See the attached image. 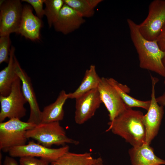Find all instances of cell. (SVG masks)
<instances>
[{
	"label": "cell",
	"mask_w": 165,
	"mask_h": 165,
	"mask_svg": "<svg viewBox=\"0 0 165 165\" xmlns=\"http://www.w3.org/2000/svg\"><path fill=\"white\" fill-rule=\"evenodd\" d=\"M162 63H163V65L164 68H165V55L164 56V57H163L162 59ZM164 78V83L165 85V77Z\"/></svg>",
	"instance_id": "obj_30"
},
{
	"label": "cell",
	"mask_w": 165,
	"mask_h": 165,
	"mask_svg": "<svg viewBox=\"0 0 165 165\" xmlns=\"http://www.w3.org/2000/svg\"><path fill=\"white\" fill-rule=\"evenodd\" d=\"M12 157L6 156L4 160L3 165H18L16 161Z\"/></svg>",
	"instance_id": "obj_27"
},
{
	"label": "cell",
	"mask_w": 165,
	"mask_h": 165,
	"mask_svg": "<svg viewBox=\"0 0 165 165\" xmlns=\"http://www.w3.org/2000/svg\"><path fill=\"white\" fill-rule=\"evenodd\" d=\"M36 125L13 118L0 123V149L8 152L13 147L26 144L27 131Z\"/></svg>",
	"instance_id": "obj_4"
},
{
	"label": "cell",
	"mask_w": 165,
	"mask_h": 165,
	"mask_svg": "<svg viewBox=\"0 0 165 165\" xmlns=\"http://www.w3.org/2000/svg\"><path fill=\"white\" fill-rule=\"evenodd\" d=\"M69 149V147L67 145L58 148H51L30 141L27 144L13 147L8 152L9 156L13 157L28 156L39 157L51 163L68 152Z\"/></svg>",
	"instance_id": "obj_8"
},
{
	"label": "cell",
	"mask_w": 165,
	"mask_h": 165,
	"mask_svg": "<svg viewBox=\"0 0 165 165\" xmlns=\"http://www.w3.org/2000/svg\"><path fill=\"white\" fill-rule=\"evenodd\" d=\"M15 47L10 49L8 65L0 72V95L6 96L10 93L14 81L18 77L15 71Z\"/></svg>",
	"instance_id": "obj_17"
},
{
	"label": "cell",
	"mask_w": 165,
	"mask_h": 165,
	"mask_svg": "<svg viewBox=\"0 0 165 165\" xmlns=\"http://www.w3.org/2000/svg\"><path fill=\"white\" fill-rule=\"evenodd\" d=\"M130 38L138 55L139 65L142 69L154 72L165 77V68L162 59L165 52L160 48L156 40L149 41L141 34L138 24L130 19H127Z\"/></svg>",
	"instance_id": "obj_1"
},
{
	"label": "cell",
	"mask_w": 165,
	"mask_h": 165,
	"mask_svg": "<svg viewBox=\"0 0 165 165\" xmlns=\"http://www.w3.org/2000/svg\"><path fill=\"white\" fill-rule=\"evenodd\" d=\"M68 99V94L64 90H62L53 103L44 108L42 111L41 123H49L62 120L64 115L63 106Z\"/></svg>",
	"instance_id": "obj_16"
},
{
	"label": "cell",
	"mask_w": 165,
	"mask_h": 165,
	"mask_svg": "<svg viewBox=\"0 0 165 165\" xmlns=\"http://www.w3.org/2000/svg\"><path fill=\"white\" fill-rule=\"evenodd\" d=\"M152 82L151 99L147 113L143 115L142 121L145 131V143L150 145L157 135L164 113L163 107L158 103L155 96V86L159 79L150 75Z\"/></svg>",
	"instance_id": "obj_7"
},
{
	"label": "cell",
	"mask_w": 165,
	"mask_h": 165,
	"mask_svg": "<svg viewBox=\"0 0 165 165\" xmlns=\"http://www.w3.org/2000/svg\"><path fill=\"white\" fill-rule=\"evenodd\" d=\"M94 159L90 152L76 153L68 151L51 165H90Z\"/></svg>",
	"instance_id": "obj_20"
},
{
	"label": "cell",
	"mask_w": 165,
	"mask_h": 165,
	"mask_svg": "<svg viewBox=\"0 0 165 165\" xmlns=\"http://www.w3.org/2000/svg\"><path fill=\"white\" fill-rule=\"evenodd\" d=\"M107 79L109 82L117 90L127 108L139 107L148 110L150 103V100L143 101L135 99L128 94L130 92V89L127 85L119 82L112 78Z\"/></svg>",
	"instance_id": "obj_19"
},
{
	"label": "cell",
	"mask_w": 165,
	"mask_h": 165,
	"mask_svg": "<svg viewBox=\"0 0 165 165\" xmlns=\"http://www.w3.org/2000/svg\"><path fill=\"white\" fill-rule=\"evenodd\" d=\"M97 89L102 103L109 113L110 121H113L127 108L117 90L107 78H101Z\"/></svg>",
	"instance_id": "obj_10"
},
{
	"label": "cell",
	"mask_w": 165,
	"mask_h": 165,
	"mask_svg": "<svg viewBox=\"0 0 165 165\" xmlns=\"http://www.w3.org/2000/svg\"><path fill=\"white\" fill-rule=\"evenodd\" d=\"M20 165H49L47 160L40 158L38 159L32 156H24L20 157Z\"/></svg>",
	"instance_id": "obj_24"
},
{
	"label": "cell",
	"mask_w": 165,
	"mask_h": 165,
	"mask_svg": "<svg viewBox=\"0 0 165 165\" xmlns=\"http://www.w3.org/2000/svg\"><path fill=\"white\" fill-rule=\"evenodd\" d=\"M15 69L21 81L23 94L30 106V114L27 122L38 125L41 123L42 111L40 109L31 78L21 68L16 57Z\"/></svg>",
	"instance_id": "obj_12"
},
{
	"label": "cell",
	"mask_w": 165,
	"mask_h": 165,
	"mask_svg": "<svg viewBox=\"0 0 165 165\" xmlns=\"http://www.w3.org/2000/svg\"><path fill=\"white\" fill-rule=\"evenodd\" d=\"M21 83L18 77L13 83L9 94L6 96L0 95V123L6 118L20 119L26 115L24 105L27 102L22 93Z\"/></svg>",
	"instance_id": "obj_5"
},
{
	"label": "cell",
	"mask_w": 165,
	"mask_h": 165,
	"mask_svg": "<svg viewBox=\"0 0 165 165\" xmlns=\"http://www.w3.org/2000/svg\"><path fill=\"white\" fill-rule=\"evenodd\" d=\"M85 22L83 17L64 3L53 26L56 31L66 35L78 29Z\"/></svg>",
	"instance_id": "obj_13"
},
{
	"label": "cell",
	"mask_w": 165,
	"mask_h": 165,
	"mask_svg": "<svg viewBox=\"0 0 165 165\" xmlns=\"http://www.w3.org/2000/svg\"><path fill=\"white\" fill-rule=\"evenodd\" d=\"M95 66L92 64L86 70L82 80L77 89L73 92L68 94V98L76 99L90 91L97 88L100 81Z\"/></svg>",
	"instance_id": "obj_18"
},
{
	"label": "cell",
	"mask_w": 165,
	"mask_h": 165,
	"mask_svg": "<svg viewBox=\"0 0 165 165\" xmlns=\"http://www.w3.org/2000/svg\"><path fill=\"white\" fill-rule=\"evenodd\" d=\"M0 4V36L17 33L23 7L20 1H1Z\"/></svg>",
	"instance_id": "obj_9"
},
{
	"label": "cell",
	"mask_w": 165,
	"mask_h": 165,
	"mask_svg": "<svg viewBox=\"0 0 165 165\" xmlns=\"http://www.w3.org/2000/svg\"><path fill=\"white\" fill-rule=\"evenodd\" d=\"M142 112L127 108L108 123L107 131L111 130L115 134L125 139L132 147H136L145 143V131L142 121Z\"/></svg>",
	"instance_id": "obj_2"
},
{
	"label": "cell",
	"mask_w": 165,
	"mask_h": 165,
	"mask_svg": "<svg viewBox=\"0 0 165 165\" xmlns=\"http://www.w3.org/2000/svg\"><path fill=\"white\" fill-rule=\"evenodd\" d=\"M11 44L9 35L0 36V64L8 63L9 59L10 47Z\"/></svg>",
	"instance_id": "obj_23"
},
{
	"label": "cell",
	"mask_w": 165,
	"mask_h": 165,
	"mask_svg": "<svg viewBox=\"0 0 165 165\" xmlns=\"http://www.w3.org/2000/svg\"><path fill=\"white\" fill-rule=\"evenodd\" d=\"M156 40L160 49L165 52V25Z\"/></svg>",
	"instance_id": "obj_26"
},
{
	"label": "cell",
	"mask_w": 165,
	"mask_h": 165,
	"mask_svg": "<svg viewBox=\"0 0 165 165\" xmlns=\"http://www.w3.org/2000/svg\"><path fill=\"white\" fill-rule=\"evenodd\" d=\"M45 15L51 28L56 20L64 3V0H45Z\"/></svg>",
	"instance_id": "obj_22"
},
{
	"label": "cell",
	"mask_w": 165,
	"mask_h": 165,
	"mask_svg": "<svg viewBox=\"0 0 165 165\" xmlns=\"http://www.w3.org/2000/svg\"><path fill=\"white\" fill-rule=\"evenodd\" d=\"M21 1L30 4L34 9L37 16L40 19L45 15L44 10L43 9L45 0H22Z\"/></svg>",
	"instance_id": "obj_25"
},
{
	"label": "cell",
	"mask_w": 165,
	"mask_h": 165,
	"mask_svg": "<svg viewBox=\"0 0 165 165\" xmlns=\"http://www.w3.org/2000/svg\"><path fill=\"white\" fill-rule=\"evenodd\" d=\"M28 139L32 138L42 145L50 148L53 145H63L66 144L77 145L79 142L68 137L59 122L41 123L26 133Z\"/></svg>",
	"instance_id": "obj_3"
},
{
	"label": "cell",
	"mask_w": 165,
	"mask_h": 165,
	"mask_svg": "<svg viewBox=\"0 0 165 165\" xmlns=\"http://www.w3.org/2000/svg\"><path fill=\"white\" fill-rule=\"evenodd\" d=\"M68 6L83 18L92 17L94 14L95 8L102 0H64Z\"/></svg>",
	"instance_id": "obj_21"
},
{
	"label": "cell",
	"mask_w": 165,
	"mask_h": 165,
	"mask_svg": "<svg viewBox=\"0 0 165 165\" xmlns=\"http://www.w3.org/2000/svg\"><path fill=\"white\" fill-rule=\"evenodd\" d=\"M156 101L159 105L165 106V91L160 96L156 97Z\"/></svg>",
	"instance_id": "obj_28"
},
{
	"label": "cell",
	"mask_w": 165,
	"mask_h": 165,
	"mask_svg": "<svg viewBox=\"0 0 165 165\" xmlns=\"http://www.w3.org/2000/svg\"><path fill=\"white\" fill-rule=\"evenodd\" d=\"M128 154L131 165H165V160L157 156L153 148L145 143L132 147L129 149Z\"/></svg>",
	"instance_id": "obj_15"
},
{
	"label": "cell",
	"mask_w": 165,
	"mask_h": 165,
	"mask_svg": "<svg viewBox=\"0 0 165 165\" xmlns=\"http://www.w3.org/2000/svg\"><path fill=\"white\" fill-rule=\"evenodd\" d=\"M75 121L81 125L91 118L102 103L97 88L75 99Z\"/></svg>",
	"instance_id": "obj_11"
},
{
	"label": "cell",
	"mask_w": 165,
	"mask_h": 165,
	"mask_svg": "<svg viewBox=\"0 0 165 165\" xmlns=\"http://www.w3.org/2000/svg\"><path fill=\"white\" fill-rule=\"evenodd\" d=\"M165 25V0H154L149 4L146 18L139 24V31L149 41L156 39Z\"/></svg>",
	"instance_id": "obj_6"
},
{
	"label": "cell",
	"mask_w": 165,
	"mask_h": 165,
	"mask_svg": "<svg viewBox=\"0 0 165 165\" xmlns=\"http://www.w3.org/2000/svg\"><path fill=\"white\" fill-rule=\"evenodd\" d=\"M90 165H105L104 164V162L101 157L96 158H94L93 161Z\"/></svg>",
	"instance_id": "obj_29"
},
{
	"label": "cell",
	"mask_w": 165,
	"mask_h": 165,
	"mask_svg": "<svg viewBox=\"0 0 165 165\" xmlns=\"http://www.w3.org/2000/svg\"><path fill=\"white\" fill-rule=\"evenodd\" d=\"M30 6L23 7L21 21L17 34L32 41L40 39V30L42 27L41 19L35 15Z\"/></svg>",
	"instance_id": "obj_14"
}]
</instances>
